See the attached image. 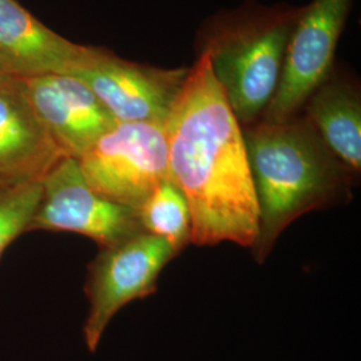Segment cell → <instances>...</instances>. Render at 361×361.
Instances as JSON below:
<instances>
[{
  "mask_svg": "<svg viewBox=\"0 0 361 361\" xmlns=\"http://www.w3.org/2000/svg\"><path fill=\"white\" fill-rule=\"evenodd\" d=\"M137 213L143 231L166 241L176 255L190 243V207L170 177L155 188Z\"/></svg>",
  "mask_w": 361,
  "mask_h": 361,
  "instance_id": "13",
  "label": "cell"
},
{
  "mask_svg": "<svg viewBox=\"0 0 361 361\" xmlns=\"http://www.w3.org/2000/svg\"><path fill=\"white\" fill-rule=\"evenodd\" d=\"M6 75H11V74H10V71H8V68L6 67V65L0 61V78L6 77Z\"/></svg>",
  "mask_w": 361,
  "mask_h": 361,
  "instance_id": "15",
  "label": "cell"
},
{
  "mask_svg": "<svg viewBox=\"0 0 361 361\" xmlns=\"http://www.w3.org/2000/svg\"><path fill=\"white\" fill-rule=\"evenodd\" d=\"M301 10H261L219 20L205 52L240 125L264 116L277 90L285 51Z\"/></svg>",
  "mask_w": 361,
  "mask_h": 361,
  "instance_id": "3",
  "label": "cell"
},
{
  "mask_svg": "<svg viewBox=\"0 0 361 361\" xmlns=\"http://www.w3.org/2000/svg\"><path fill=\"white\" fill-rule=\"evenodd\" d=\"M63 157L30 102L23 79L0 78V189L43 180Z\"/></svg>",
  "mask_w": 361,
  "mask_h": 361,
  "instance_id": "10",
  "label": "cell"
},
{
  "mask_svg": "<svg viewBox=\"0 0 361 361\" xmlns=\"http://www.w3.org/2000/svg\"><path fill=\"white\" fill-rule=\"evenodd\" d=\"M78 161L95 193L134 210L170 177L166 134L159 123H116Z\"/></svg>",
  "mask_w": 361,
  "mask_h": 361,
  "instance_id": "4",
  "label": "cell"
},
{
  "mask_svg": "<svg viewBox=\"0 0 361 361\" xmlns=\"http://www.w3.org/2000/svg\"><path fill=\"white\" fill-rule=\"evenodd\" d=\"M74 232L101 249L145 232L137 210L95 193L77 158L63 157L42 180V197L28 232Z\"/></svg>",
  "mask_w": 361,
  "mask_h": 361,
  "instance_id": "6",
  "label": "cell"
},
{
  "mask_svg": "<svg viewBox=\"0 0 361 361\" xmlns=\"http://www.w3.org/2000/svg\"><path fill=\"white\" fill-rule=\"evenodd\" d=\"M42 197V180L0 189V258L34 217Z\"/></svg>",
  "mask_w": 361,
  "mask_h": 361,
  "instance_id": "14",
  "label": "cell"
},
{
  "mask_svg": "<svg viewBox=\"0 0 361 361\" xmlns=\"http://www.w3.org/2000/svg\"><path fill=\"white\" fill-rule=\"evenodd\" d=\"M189 68H159L91 49L68 75L85 82L118 123L164 125Z\"/></svg>",
  "mask_w": 361,
  "mask_h": 361,
  "instance_id": "7",
  "label": "cell"
},
{
  "mask_svg": "<svg viewBox=\"0 0 361 361\" xmlns=\"http://www.w3.org/2000/svg\"><path fill=\"white\" fill-rule=\"evenodd\" d=\"M244 135L258 207L252 249L262 262L289 224L335 198L347 166L307 118L261 121Z\"/></svg>",
  "mask_w": 361,
  "mask_h": 361,
  "instance_id": "2",
  "label": "cell"
},
{
  "mask_svg": "<svg viewBox=\"0 0 361 361\" xmlns=\"http://www.w3.org/2000/svg\"><path fill=\"white\" fill-rule=\"evenodd\" d=\"M22 79L40 122L66 157L80 158L118 123L78 78L43 74Z\"/></svg>",
  "mask_w": 361,
  "mask_h": 361,
  "instance_id": "9",
  "label": "cell"
},
{
  "mask_svg": "<svg viewBox=\"0 0 361 361\" xmlns=\"http://www.w3.org/2000/svg\"><path fill=\"white\" fill-rule=\"evenodd\" d=\"M176 252L166 241L142 232L104 247L89 267L90 310L83 325L86 347L95 352L113 317L133 300L154 293L162 269Z\"/></svg>",
  "mask_w": 361,
  "mask_h": 361,
  "instance_id": "5",
  "label": "cell"
},
{
  "mask_svg": "<svg viewBox=\"0 0 361 361\" xmlns=\"http://www.w3.org/2000/svg\"><path fill=\"white\" fill-rule=\"evenodd\" d=\"M352 0H313L302 8L285 51L277 90L262 121L284 122L296 116L326 78L345 26Z\"/></svg>",
  "mask_w": 361,
  "mask_h": 361,
  "instance_id": "8",
  "label": "cell"
},
{
  "mask_svg": "<svg viewBox=\"0 0 361 361\" xmlns=\"http://www.w3.org/2000/svg\"><path fill=\"white\" fill-rule=\"evenodd\" d=\"M170 178L192 214L190 243L253 247L258 207L245 135L201 52L164 123Z\"/></svg>",
  "mask_w": 361,
  "mask_h": 361,
  "instance_id": "1",
  "label": "cell"
},
{
  "mask_svg": "<svg viewBox=\"0 0 361 361\" xmlns=\"http://www.w3.org/2000/svg\"><path fill=\"white\" fill-rule=\"evenodd\" d=\"M307 119L329 150L353 171L361 169V99L355 85L326 78L307 101Z\"/></svg>",
  "mask_w": 361,
  "mask_h": 361,
  "instance_id": "12",
  "label": "cell"
},
{
  "mask_svg": "<svg viewBox=\"0 0 361 361\" xmlns=\"http://www.w3.org/2000/svg\"><path fill=\"white\" fill-rule=\"evenodd\" d=\"M91 49L61 37L16 0H0V61L11 75L68 74Z\"/></svg>",
  "mask_w": 361,
  "mask_h": 361,
  "instance_id": "11",
  "label": "cell"
}]
</instances>
